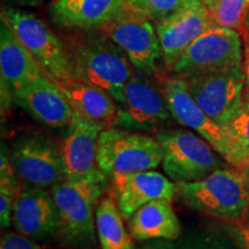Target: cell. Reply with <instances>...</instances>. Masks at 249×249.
<instances>
[{"instance_id":"obj_20","label":"cell","mask_w":249,"mask_h":249,"mask_svg":"<svg viewBox=\"0 0 249 249\" xmlns=\"http://www.w3.org/2000/svg\"><path fill=\"white\" fill-rule=\"evenodd\" d=\"M57 83L75 113L103 129L116 127L118 104L107 92L76 79Z\"/></svg>"},{"instance_id":"obj_19","label":"cell","mask_w":249,"mask_h":249,"mask_svg":"<svg viewBox=\"0 0 249 249\" xmlns=\"http://www.w3.org/2000/svg\"><path fill=\"white\" fill-rule=\"evenodd\" d=\"M0 74L1 85L7 87L13 95L40 76L48 75L2 18L0 22Z\"/></svg>"},{"instance_id":"obj_33","label":"cell","mask_w":249,"mask_h":249,"mask_svg":"<svg viewBox=\"0 0 249 249\" xmlns=\"http://www.w3.org/2000/svg\"><path fill=\"white\" fill-rule=\"evenodd\" d=\"M202 1H203V2H204V4H205V5H207V6H209V5L211 4V2H213V0H202Z\"/></svg>"},{"instance_id":"obj_9","label":"cell","mask_w":249,"mask_h":249,"mask_svg":"<svg viewBox=\"0 0 249 249\" xmlns=\"http://www.w3.org/2000/svg\"><path fill=\"white\" fill-rule=\"evenodd\" d=\"M124 52L138 73H154L161 50L152 20L124 5L121 13L99 29Z\"/></svg>"},{"instance_id":"obj_18","label":"cell","mask_w":249,"mask_h":249,"mask_svg":"<svg viewBox=\"0 0 249 249\" xmlns=\"http://www.w3.org/2000/svg\"><path fill=\"white\" fill-rule=\"evenodd\" d=\"M124 8V0H54L49 7L50 18L68 30L102 29Z\"/></svg>"},{"instance_id":"obj_28","label":"cell","mask_w":249,"mask_h":249,"mask_svg":"<svg viewBox=\"0 0 249 249\" xmlns=\"http://www.w3.org/2000/svg\"><path fill=\"white\" fill-rule=\"evenodd\" d=\"M0 249H43L34 239L18 232H8L1 236Z\"/></svg>"},{"instance_id":"obj_15","label":"cell","mask_w":249,"mask_h":249,"mask_svg":"<svg viewBox=\"0 0 249 249\" xmlns=\"http://www.w3.org/2000/svg\"><path fill=\"white\" fill-rule=\"evenodd\" d=\"M110 180L118 208L126 220L142 205L157 198L172 202L178 192L176 182L154 170L117 173L113 174Z\"/></svg>"},{"instance_id":"obj_14","label":"cell","mask_w":249,"mask_h":249,"mask_svg":"<svg viewBox=\"0 0 249 249\" xmlns=\"http://www.w3.org/2000/svg\"><path fill=\"white\" fill-rule=\"evenodd\" d=\"M102 130L104 129L101 126L74 112L61 144L67 180L108 181L98 164V141Z\"/></svg>"},{"instance_id":"obj_1","label":"cell","mask_w":249,"mask_h":249,"mask_svg":"<svg viewBox=\"0 0 249 249\" xmlns=\"http://www.w3.org/2000/svg\"><path fill=\"white\" fill-rule=\"evenodd\" d=\"M177 197L189 209L222 220L244 224L249 220V172L232 166L218 169L207 178L177 183Z\"/></svg>"},{"instance_id":"obj_3","label":"cell","mask_w":249,"mask_h":249,"mask_svg":"<svg viewBox=\"0 0 249 249\" xmlns=\"http://www.w3.org/2000/svg\"><path fill=\"white\" fill-rule=\"evenodd\" d=\"M107 186L98 180H65L52 187L58 210L59 242L71 249L96 247L95 204Z\"/></svg>"},{"instance_id":"obj_27","label":"cell","mask_w":249,"mask_h":249,"mask_svg":"<svg viewBox=\"0 0 249 249\" xmlns=\"http://www.w3.org/2000/svg\"><path fill=\"white\" fill-rule=\"evenodd\" d=\"M136 249H225L218 242L202 238H178L173 240H150Z\"/></svg>"},{"instance_id":"obj_12","label":"cell","mask_w":249,"mask_h":249,"mask_svg":"<svg viewBox=\"0 0 249 249\" xmlns=\"http://www.w3.org/2000/svg\"><path fill=\"white\" fill-rule=\"evenodd\" d=\"M170 117L163 91L156 88L145 74H134L118 104L116 127L133 132L154 130Z\"/></svg>"},{"instance_id":"obj_10","label":"cell","mask_w":249,"mask_h":249,"mask_svg":"<svg viewBox=\"0 0 249 249\" xmlns=\"http://www.w3.org/2000/svg\"><path fill=\"white\" fill-rule=\"evenodd\" d=\"M193 98L213 121L224 126L244 101V68L193 74L183 77Z\"/></svg>"},{"instance_id":"obj_16","label":"cell","mask_w":249,"mask_h":249,"mask_svg":"<svg viewBox=\"0 0 249 249\" xmlns=\"http://www.w3.org/2000/svg\"><path fill=\"white\" fill-rule=\"evenodd\" d=\"M14 103L31 118L51 128H65L74 111L60 87L49 75H43L13 95Z\"/></svg>"},{"instance_id":"obj_2","label":"cell","mask_w":249,"mask_h":249,"mask_svg":"<svg viewBox=\"0 0 249 249\" xmlns=\"http://www.w3.org/2000/svg\"><path fill=\"white\" fill-rule=\"evenodd\" d=\"M68 52L76 80L104 90L117 104L123 101L124 87L135 73L116 43L101 31L75 38Z\"/></svg>"},{"instance_id":"obj_25","label":"cell","mask_w":249,"mask_h":249,"mask_svg":"<svg viewBox=\"0 0 249 249\" xmlns=\"http://www.w3.org/2000/svg\"><path fill=\"white\" fill-rule=\"evenodd\" d=\"M207 7L209 8L214 23L234 29L246 37L249 0H213Z\"/></svg>"},{"instance_id":"obj_23","label":"cell","mask_w":249,"mask_h":249,"mask_svg":"<svg viewBox=\"0 0 249 249\" xmlns=\"http://www.w3.org/2000/svg\"><path fill=\"white\" fill-rule=\"evenodd\" d=\"M231 143L235 167L245 170L249 165V96L223 126Z\"/></svg>"},{"instance_id":"obj_7","label":"cell","mask_w":249,"mask_h":249,"mask_svg":"<svg viewBox=\"0 0 249 249\" xmlns=\"http://www.w3.org/2000/svg\"><path fill=\"white\" fill-rule=\"evenodd\" d=\"M241 35L231 28L214 23L187 48L171 68L172 75L186 77L242 67Z\"/></svg>"},{"instance_id":"obj_29","label":"cell","mask_w":249,"mask_h":249,"mask_svg":"<svg viewBox=\"0 0 249 249\" xmlns=\"http://www.w3.org/2000/svg\"><path fill=\"white\" fill-rule=\"evenodd\" d=\"M225 231L240 249H249V223L226 224Z\"/></svg>"},{"instance_id":"obj_6","label":"cell","mask_w":249,"mask_h":249,"mask_svg":"<svg viewBox=\"0 0 249 249\" xmlns=\"http://www.w3.org/2000/svg\"><path fill=\"white\" fill-rule=\"evenodd\" d=\"M1 18L55 82L74 80L68 49L36 15L26 11L6 8Z\"/></svg>"},{"instance_id":"obj_24","label":"cell","mask_w":249,"mask_h":249,"mask_svg":"<svg viewBox=\"0 0 249 249\" xmlns=\"http://www.w3.org/2000/svg\"><path fill=\"white\" fill-rule=\"evenodd\" d=\"M21 189L20 180L12 166L11 154L2 143L0 156V220L2 229L11 226L13 207Z\"/></svg>"},{"instance_id":"obj_5","label":"cell","mask_w":249,"mask_h":249,"mask_svg":"<svg viewBox=\"0 0 249 249\" xmlns=\"http://www.w3.org/2000/svg\"><path fill=\"white\" fill-rule=\"evenodd\" d=\"M161 160L163 154L157 139L147 134L111 127L99 135V169L108 179L117 173L154 170L161 164Z\"/></svg>"},{"instance_id":"obj_17","label":"cell","mask_w":249,"mask_h":249,"mask_svg":"<svg viewBox=\"0 0 249 249\" xmlns=\"http://www.w3.org/2000/svg\"><path fill=\"white\" fill-rule=\"evenodd\" d=\"M12 224L17 232L34 240L57 235L58 210L51 191L39 187L21 189L13 207Z\"/></svg>"},{"instance_id":"obj_4","label":"cell","mask_w":249,"mask_h":249,"mask_svg":"<svg viewBox=\"0 0 249 249\" xmlns=\"http://www.w3.org/2000/svg\"><path fill=\"white\" fill-rule=\"evenodd\" d=\"M155 138L163 154L161 166L173 182L200 181L219 169L214 149L197 134L187 129H164Z\"/></svg>"},{"instance_id":"obj_36","label":"cell","mask_w":249,"mask_h":249,"mask_svg":"<svg viewBox=\"0 0 249 249\" xmlns=\"http://www.w3.org/2000/svg\"><path fill=\"white\" fill-rule=\"evenodd\" d=\"M246 44H248V45H249V38H248V39H246Z\"/></svg>"},{"instance_id":"obj_21","label":"cell","mask_w":249,"mask_h":249,"mask_svg":"<svg viewBox=\"0 0 249 249\" xmlns=\"http://www.w3.org/2000/svg\"><path fill=\"white\" fill-rule=\"evenodd\" d=\"M127 224L135 241L173 240L181 236V224L172 202L164 198L142 205L127 220Z\"/></svg>"},{"instance_id":"obj_32","label":"cell","mask_w":249,"mask_h":249,"mask_svg":"<svg viewBox=\"0 0 249 249\" xmlns=\"http://www.w3.org/2000/svg\"><path fill=\"white\" fill-rule=\"evenodd\" d=\"M249 38V22L246 23V39Z\"/></svg>"},{"instance_id":"obj_8","label":"cell","mask_w":249,"mask_h":249,"mask_svg":"<svg viewBox=\"0 0 249 249\" xmlns=\"http://www.w3.org/2000/svg\"><path fill=\"white\" fill-rule=\"evenodd\" d=\"M12 166L21 182L51 189L66 180L61 145L43 134L18 136L12 144Z\"/></svg>"},{"instance_id":"obj_31","label":"cell","mask_w":249,"mask_h":249,"mask_svg":"<svg viewBox=\"0 0 249 249\" xmlns=\"http://www.w3.org/2000/svg\"><path fill=\"white\" fill-rule=\"evenodd\" d=\"M11 1L18 6H24V7H37L42 5L44 0H11Z\"/></svg>"},{"instance_id":"obj_26","label":"cell","mask_w":249,"mask_h":249,"mask_svg":"<svg viewBox=\"0 0 249 249\" xmlns=\"http://www.w3.org/2000/svg\"><path fill=\"white\" fill-rule=\"evenodd\" d=\"M189 0H124V5L158 22L178 11Z\"/></svg>"},{"instance_id":"obj_34","label":"cell","mask_w":249,"mask_h":249,"mask_svg":"<svg viewBox=\"0 0 249 249\" xmlns=\"http://www.w3.org/2000/svg\"><path fill=\"white\" fill-rule=\"evenodd\" d=\"M249 22V12H248V15H247V18H246V23Z\"/></svg>"},{"instance_id":"obj_11","label":"cell","mask_w":249,"mask_h":249,"mask_svg":"<svg viewBox=\"0 0 249 249\" xmlns=\"http://www.w3.org/2000/svg\"><path fill=\"white\" fill-rule=\"evenodd\" d=\"M163 93L167 107L177 123L188 127L203 138L223 160L235 167V158L225 129L213 121L189 92L186 80L173 75L165 81Z\"/></svg>"},{"instance_id":"obj_35","label":"cell","mask_w":249,"mask_h":249,"mask_svg":"<svg viewBox=\"0 0 249 249\" xmlns=\"http://www.w3.org/2000/svg\"><path fill=\"white\" fill-rule=\"evenodd\" d=\"M245 171H247V172H249V165H248V166H247V167H246V169H245Z\"/></svg>"},{"instance_id":"obj_30","label":"cell","mask_w":249,"mask_h":249,"mask_svg":"<svg viewBox=\"0 0 249 249\" xmlns=\"http://www.w3.org/2000/svg\"><path fill=\"white\" fill-rule=\"evenodd\" d=\"M242 68H244V73L246 77V86L249 90V45L246 44L245 50V58L244 62H242Z\"/></svg>"},{"instance_id":"obj_22","label":"cell","mask_w":249,"mask_h":249,"mask_svg":"<svg viewBox=\"0 0 249 249\" xmlns=\"http://www.w3.org/2000/svg\"><path fill=\"white\" fill-rule=\"evenodd\" d=\"M96 232L102 249H136L113 195L105 196L96 208Z\"/></svg>"},{"instance_id":"obj_13","label":"cell","mask_w":249,"mask_h":249,"mask_svg":"<svg viewBox=\"0 0 249 249\" xmlns=\"http://www.w3.org/2000/svg\"><path fill=\"white\" fill-rule=\"evenodd\" d=\"M214 21L202 0H189L181 8L156 22L161 59L165 67H173L183 51Z\"/></svg>"}]
</instances>
